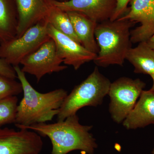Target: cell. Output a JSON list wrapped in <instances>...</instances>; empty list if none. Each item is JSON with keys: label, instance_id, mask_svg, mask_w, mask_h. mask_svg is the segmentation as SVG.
I'll use <instances>...</instances> for the list:
<instances>
[{"label": "cell", "instance_id": "6da1fadb", "mask_svg": "<svg viewBox=\"0 0 154 154\" xmlns=\"http://www.w3.org/2000/svg\"><path fill=\"white\" fill-rule=\"evenodd\" d=\"M14 67L24 94L17 106L16 126L19 129L51 121L57 115L67 92L63 89H59L48 93H39L31 86L19 66Z\"/></svg>", "mask_w": 154, "mask_h": 154}, {"label": "cell", "instance_id": "7a4b0ae2", "mask_svg": "<svg viewBox=\"0 0 154 154\" xmlns=\"http://www.w3.org/2000/svg\"><path fill=\"white\" fill-rule=\"evenodd\" d=\"M92 128L80 124L76 114L55 123H37L19 129L33 130L40 136L48 137L52 145L51 154H67L77 150L94 154L97 145L93 135L89 132Z\"/></svg>", "mask_w": 154, "mask_h": 154}, {"label": "cell", "instance_id": "3957f363", "mask_svg": "<svg viewBox=\"0 0 154 154\" xmlns=\"http://www.w3.org/2000/svg\"><path fill=\"white\" fill-rule=\"evenodd\" d=\"M136 23L129 20L110 19L98 23L95 31L99 51L94 61L97 66H122L132 46L131 28Z\"/></svg>", "mask_w": 154, "mask_h": 154}, {"label": "cell", "instance_id": "277c9868", "mask_svg": "<svg viewBox=\"0 0 154 154\" xmlns=\"http://www.w3.org/2000/svg\"><path fill=\"white\" fill-rule=\"evenodd\" d=\"M111 83L96 67L93 72L75 87L64 99L57 115V121H63L76 114L83 107L100 105L105 96L108 95Z\"/></svg>", "mask_w": 154, "mask_h": 154}, {"label": "cell", "instance_id": "5b68a950", "mask_svg": "<svg viewBox=\"0 0 154 154\" xmlns=\"http://www.w3.org/2000/svg\"><path fill=\"white\" fill-rule=\"evenodd\" d=\"M48 25L45 21L39 22L20 37L0 44V58L13 66H19L25 57L50 39L48 33Z\"/></svg>", "mask_w": 154, "mask_h": 154}, {"label": "cell", "instance_id": "8992f818", "mask_svg": "<svg viewBox=\"0 0 154 154\" xmlns=\"http://www.w3.org/2000/svg\"><path fill=\"white\" fill-rule=\"evenodd\" d=\"M146 84L140 79L119 78L111 83L108 95L109 111L113 121L121 123L132 110Z\"/></svg>", "mask_w": 154, "mask_h": 154}, {"label": "cell", "instance_id": "52a82bcc", "mask_svg": "<svg viewBox=\"0 0 154 154\" xmlns=\"http://www.w3.org/2000/svg\"><path fill=\"white\" fill-rule=\"evenodd\" d=\"M63 60L57 55L54 41L51 38L35 52L22 61V71L36 77L37 82L46 74L58 72L67 68L62 65Z\"/></svg>", "mask_w": 154, "mask_h": 154}, {"label": "cell", "instance_id": "ba28073f", "mask_svg": "<svg viewBox=\"0 0 154 154\" xmlns=\"http://www.w3.org/2000/svg\"><path fill=\"white\" fill-rule=\"evenodd\" d=\"M41 136L21 128H0V154H39L43 147Z\"/></svg>", "mask_w": 154, "mask_h": 154}, {"label": "cell", "instance_id": "9c48e42d", "mask_svg": "<svg viewBox=\"0 0 154 154\" xmlns=\"http://www.w3.org/2000/svg\"><path fill=\"white\" fill-rule=\"evenodd\" d=\"M128 11L119 19L140 23L131 30L132 43L148 41L154 35V0H131Z\"/></svg>", "mask_w": 154, "mask_h": 154}, {"label": "cell", "instance_id": "30bf717a", "mask_svg": "<svg viewBox=\"0 0 154 154\" xmlns=\"http://www.w3.org/2000/svg\"><path fill=\"white\" fill-rule=\"evenodd\" d=\"M48 33L55 42L59 57L66 65L79 69L86 63L94 61L97 54L90 52L72 38L58 31L48 23Z\"/></svg>", "mask_w": 154, "mask_h": 154}, {"label": "cell", "instance_id": "8fae6325", "mask_svg": "<svg viewBox=\"0 0 154 154\" xmlns=\"http://www.w3.org/2000/svg\"><path fill=\"white\" fill-rule=\"evenodd\" d=\"M51 3L61 11L81 13L99 23L111 19L116 0H51Z\"/></svg>", "mask_w": 154, "mask_h": 154}, {"label": "cell", "instance_id": "7c38bea8", "mask_svg": "<svg viewBox=\"0 0 154 154\" xmlns=\"http://www.w3.org/2000/svg\"><path fill=\"white\" fill-rule=\"evenodd\" d=\"M18 15L17 37L47 19L53 5L51 0H16Z\"/></svg>", "mask_w": 154, "mask_h": 154}, {"label": "cell", "instance_id": "4fadbf2b", "mask_svg": "<svg viewBox=\"0 0 154 154\" xmlns=\"http://www.w3.org/2000/svg\"><path fill=\"white\" fill-rule=\"evenodd\" d=\"M138 101L122 122L128 129L154 124V91H143Z\"/></svg>", "mask_w": 154, "mask_h": 154}, {"label": "cell", "instance_id": "5bb4252c", "mask_svg": "<svg viewBox=\"0 0 154 154\" xmlns=\"http://www.w3.org/2000/svg\"><path fill=\"white\" fill-rule=\"evenodd\" d=\"M66 13L82 45L90 52L98 54L99 48L95 38V31L98 23L81 13Z\"/></svg>", "mask_w": 154, "mask_h": 154}, {"label": "cell", "instance_id": "9a60e30c", "mask_svg": "<svg viewBox=\"0 0 154 154\" xmlns=\"http://www.w3.org/2000/svg\"><path fill=\"white\" fill-rule=\"evenodd\" d=\"M138 43L136 47L128 50L125 60L134 67L136 73L151 75L154 73V49L147 42Z\"/></svg>", "mask_w": 154, "mask_h": 154}, {"label": "cell", "instance_id": "2e32d148", "mask_svg": "<svg viewBox=\"0 0 154 154\" xmlns=\"http://www.w3.org/2000/svg\"><path fill=\"white\" fill-rule=\"evenodd\" d=\"M18 16L12 12L7 0H0V44L17 37Z\"/></svg>", "mask_w": 154, "mask_h": 154}, {"label": "cell", "instance_id": "e0dca14e", "mask_svg": "<svg viewBox=\"0 0 154 154\" xmlns=\"http://www.w3.org/2000/svg\"><path fill=\"white\" fill-rule=\"evenodd\" d=\"M47 22L58 31L81 44L79 38L75 33L70 19L66 12L60 10L53 5L48 17Z\"/></svg>", "mask_w": 154, "mask_h": 154}, {"label": "cell", "instance_id": "ac0fdd59", "mask_svg": "<svg viewBox=\"0 0 154 154\" xmlns=\"http://www.w3.org/2000/svg\"><path fill=\"white\" fill-rule=\"evenodd\" d=\"M18 102L16 96L0 99V126L15 123Z\"/></svg>", "mask_w": 154, "mask_h": 154}, {"label": "cell", "instance_id": "d6986e66", "mask_svg": "<svg viewBox=\"0 0 154 154\" xmlns=\"http://www.w3.org/2000/svg\"><path fill=\"white\" fill-rule=\"evenodd\" d=\"M23 92L22 84L0 74V99L15 96Z\"/></svg>", "mask_w": 154, "mask_h": 154}, {"label": "cell", "instance_id": "ffe728a7", "mask_svg": "<svg viewBox=\"0 0 154 154\" xmlns=\"http://www.w3.org/2000/svg\"><path fill=\"white\" fill-rule=\"evenodd\" d=\"M131 0H116V6L110 20L118 19L124 16L128 11V5Z\"/></svg>", "mask_w": 154, "mask_h": 154}, {"label": "cell", "instance_id": "44dd1931", "mask_svg": "<svg viewBox=\"0 0 154 154\" xmlns=\"http://www.w3.org/2000/svg\"><path fill=\"white\" fill-rule=\"evenodd\" d=\"M0 74L10 79H15L17 78L14 67L0 58Z\"/></svg>", "mask_w": 154, "mask_h": 154}, {"label": "cell", "instance_id": "7402d4cb", "mask_svg": "<svg viewBox=\"0 0 154 154\" xmlns=\"http://www.w3.org/2000/svg\"><path fill=\"white\" fill-rule=\"evenodd\" d=\"M147 42L149 46L152 48L154 49V35L153 36H152L151 38H150L149 39Z\"/></svg>", "mask_w": 154, "mask_h": 154}, {"label": "cell", "instance_id": "603a6c76", "mask_svg": "<svg viewBox=\"0 0 154 154\" xmlns=\"http://www.w3.org/2000/svg\"><path fill=\"white\" fill-rule=\"evenodd\" d=\"M150 76L151 77L152 79L153 82L152 87V88H151L150 90H152V91H154V73L152 75H150Z\"/></svg>", "mask_w": 154, "mask_h": 154}, {"label": "cell", "instance_id": "cb8c5ba5", "mask_svg": "<svg viewBox=\"0 0 154 154\" xmlns=\"http://www.w3.org/2000/svg\"><path fill=\"white\" fill-rule=\"evenodd\" d=\"M68 1V0H58L57 1H59V2H66V1Z\"/></svg>", "mask_w": 154, "mask_h": 154}, {"label": "cell", "instance_id": "d4e9b609", "mask_svg": "<svg viewBox=\"0 0 154 154\" xmlns=\"http://www.w3.org/2000/svg\"><path fill=\"white\" fill-rule=\"evenodd\" d=\"M152 154H154V148L153 149V150L152 151Z\"/></svg>", "mask_w": 154, "mask_h": 154}]
</instances>
